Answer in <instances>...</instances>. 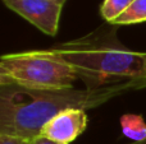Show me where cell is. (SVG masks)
Returning a JSON list of instances; mask_svg holds the SVG:
<instances>
[{
	"label": "cell",
	"mask_w": 146,
	"mask_h": 144,
	"mask_svg": "<svg viewBox=\"0 0 146 144\" xmlns=\"http://www.w3.org/2000/svg\"><path fill=\"white\" fill-rule=\"evenodd\" d=\"M51 1H55V3H58V4H60V5H64L67 0H51Z\"/></svg>",
	"instance_id": "obj_12"
},
{
	"label": "cell",
	"mask_w": 146,
	"mask_h": 144,
	"mask_svg": "<svg viewBox=\"0 0 146 144\" xmlns=\"http://www.w3.org/2000/svg\"><path fill=\"white\" fill-rule=\"evenodd\" d=\"M5 7L48 36L58 33L63 5L51 0H3Z\"/></svg>",
	"instance_id": "obj_4"
},
{
	"label": "cell",
	"mask_w": 146,
	"mask_h": 144,
	"mask_svg": "<svg viewBox=\"0 0 146 144\" xmlns=\"http://www.w3.org/2000/svg\"><path fill=\"white\" fill-rule=\"evenodd\" d=\"M33 144H60V143H56V142H54V140H50V139H48V138H44V137H41V135H38L37 138L33 139Z\"/></svg>",
	"instance_id": "obj_11"
},
{
	"label": "cell",
	"mask_w": 146,
	"mask_h": 144,
	"mask_svg": "<svg viewBox=\"0 0 146 144\" xmlns=\"http://www.w3.org/2000/svg\"><path fill=\"white\" fill-rule=\"evenodd\" d=\"M128 91H132L129 82L98 89L62 91H32L0 84V134L33 140L44 125L59 112L68 109H95Z\"/></svg>",
	"instance_id": "obj_1"
},
{
	"label": "cell",
	"mask_w": 146,
	"mask_h": 144,
	"mask_svg": "<svg viewBox=\"0 0 146 144\" xmlns=\"http://www.w3.org/2000/svg\"><path fill=\"white\" fill-rule=\"evenodd\" d=\"M0 144H33V140L18 135L0 134Z\"/></svg>",
	"instance_id": "obj_9"
},
{
	"label": "cell",
	"mask_w": 146,
	"mask_h": 144,
	"mask_svg": "<svg viewBox=\"0 0 146 144\" xmlns=\"http://www.w3.org/2000/svg\"><path fill=\"white\" fill-rule=\"evenodd\" d=\"M146 22V0H135L128 9L113 22V26H128Z\"/></svg>",
	"instance_id": "obj_7"
},
{
	"label": "cell",
	"mask_w": 146,
	"mask_h": 144,
	"mask_svg": "<svg viewBox=\"0 0 146 144\" xmlns=\"http://www.w3.org/2000/svg\"><path fill=\"white\" fill-rule=\"evenodd\" d=\"M129 144H146V140H144V142H139V143L133 142V143H129Z\"/></svg>",
	"instance_id": "obj_13"
},
{
	"label": "cell",
	"mask_w": 146,
	"mask_h": 144,
	"mask_svg": "<svg viewBox=\"0 0 146 144\" xmlns=\"http://www.w3.org/2000/svg\"><path fill=\"white\" fill-rule=\"evenodd\" d=\"M121 129L126 138L133 142L146 140V122L141 115L126 114L121 117Z\"/></svg>",
	"instance_id": "obj_6"
},
{
	"label": "cell",
	"mask_w": 146,
	"mask_h": 144,
	"mask_svg": "<svg viewBox=\"0 0 146 144\" xmlns=\"http://www.w3.org/2000/svg\"><path fill=\"white\" fill-rule=\"evenodd\" d=\"M87 124L86 110L68 109L49 120L40 130V135L56 143L71 144L85 132Z\"/></svg>",
	"instance_id": "obj_5"
},
{
	"label": "cell",
	"mask_w": 146,
	"mask_h": 144,
	"mask_svg": "<svg viewBox=\"0 0 146 144\" xmlns=\"http://www.w3.org/2000/svg\"><path fill=\"white\" fill-rule=\"evenodd\" d=\"M117 26H100L76 40L51 47L69 64L86 88L98 89L136 81L145 70V52L119 41Z\"/></svg>",
	"instance_id": "obj_2"
},
{
	"label": "cell",
	"mask_w": 146,
	"mask_h": 144,
	"mask_svg": "<svg viewBox=\"0 0 146 144\" xmlns=\"http://www.w3.org/2000/svg\"><path fill=\"white\" fill-rule=\"evenodd\" d=\"M77 73L53 48L4 54L0 59V84L32 91L73 88Z\"/></svg>",
	"instance_id": "obj_3"
},
{
	"label": "cell",
	"mask_w": 146,
	"mask_h": 144,
	"mask_svg": "<svg viewBox=\"0 0 146 144\" xmlns=\"http://www.w3.org/2000/svg\"><path fill=\"white\" fill-rule=\"evenodd\" d=\"M135 0H104L100 5V15L108 24H113V22L123 14L128 7Z\"/></svg>",
	"instance_id": "obj_8"
},
{
	"label": "cell",
	"mask_w": 146,
	"mask_h": 144,
	"mask_svg": "<svg viewBox=\"0 0 146 144\" xmlns=\"http://www.w3.org/2000/svg\"><path fill=\"white\" fill-rule=\"evenodd\" d=\"M131 87L132 89H141V88H146V52H145V70L142 73V75L136 81H131Z\"/></svg>",
	"instance_id": "obj_10"
}]
</instances>
